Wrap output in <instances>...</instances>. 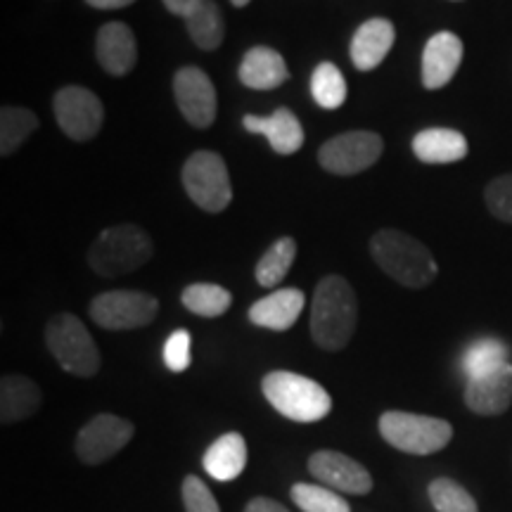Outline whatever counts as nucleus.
I'll return each instance as SVG.
<instances>
[{"label": "nucleus", "mask_w": 512, "mask_h": 512, "mask_svg": "<svg viewBox=\"0 0 512 512\" xmlns=\"http://www.w3.org/2000/svg\"><path fill=\"white\" fill-rule=\"evenodd\" d=\"M242 126L249 133H261L268 138V145L278 155H294L302 150L304 145V128L299 119L294 117L292 110L287 107H278L271 117H256V114H245L242 117Z\"/></svg>", "instance_id": "nucleus-18"}, {"label": "nucleus", "mask_w": 512, "mask_h": 512, "mask_svg": "<svg viewBox=\"0 0 512 512\" xmlns=\"http://www.w3.org/2000/svg\"><path fill=\"white\" fill-rule=\"evenodd\" d=\"M159 313L157 297L138 290L102 292L91 302V318L105 330H136L150 325Z\"/></svg>", "instance_id": "nucleus-8"}, {"label": "nucleus", "mask_w": 512, "mask_h": 512, "mask_svg": "<svg viewBox=\"0 0 512 512\" xmlns=\"http://www.w3.org/2000/svg\"><path fill=\"white\" fill-rule=\"evenodd\" d=\"M266 401L294 422H318L332 411V396L323 384L292 370H273L261 380Z\"/></svg>", "instance_id": "nucleus-3"}, {"label": "nucleus", "mask_w": 512, "mask_h": 512, "mask_svg": "<svg viewBox=\"0 0 512 512\" xmlns=\"http://www.w3.org/2000/svg\"><path fill=\"white\" fill-rule=\"evenodd\" d=\"M294 259H297V242L292 238L275 240L254 268L256 283L261 287H278L285 280V275L290 273Z\"/></svg>", "instance_id": "nucleus-25"}, {"label": "nucleus", "mask_w": 512, "mask_h": 512, "mask_svg": "<svg viewBox=\"0 0 512 512\" xmlns=\"http://www.w3.org/2000/svg\"><path fill=\"white\" fill-rule=\"evenodd\" d=\"M152 238L147 230L136 223L112 226L95 238L88 249V266L102 278H119V275L138 271L152 259Z\"/></svg>", "instance_id": "nucleus-4"}, {"label": "nucleus", "mask_w": 512, "mask_h": 512, "mask_svg": "<svg viewBox=\"0 0 512 512\" xmlns=\"http://www.w3.org/2000/svg\"><path fill=\"white\" fill-rule=\"evenodd\" d=\"M86 3L95 10H119L126 8V5H133L136 0H86Z\"/></svg>", "instance_id": "nucleus-37"}, {"label": "nucleus", "mask_w": 512, "mask_h": 512, "mask_svg": "<svg viewBox=\"0 0 512 512\" xmlns=\"http://www.w3.org/2000/svg\"><path fill=\"white\" fill-rule=\"evenodd\" d=\"M204 472L219 482H233L247 467V441L238 432H228L207 448L202 458Z\"/></svg>", "instance_id": "nucleus-22"}, {"label": "nucleus", "mask_w": 512, "mask_h": 512, "mask_svg": "<svg viewBox=\"0 0 512 512\" xmlns=\"http://www.w3.org/2000/svg\"><path fill=\"white\" fill-rule=\"evenodd\" d=\"M384 152V140L373 131H349L330 138L318 150V162L335 176H356L377 164Z\"/></svg>", "instance_id": "nucleus-10"}, {"label": "nucleus", "mask_w": 512, "mask_h": 512, "mask_svg": "<svg viewBox=\"0 0 512 512\" xmlns=\"http://www.w3.org/2000/svg\"><path fill=\"white\" fill-rule=\"evenodd\" d=\"M370 256L389 278L403 287L420 290L434 283L439 266L430 249L401 230L384 228L370 240Z\"/></svg>", "instance_id": "nucleus-2"}, {"label": "nucleus", "mask_w": 512, "mask_h": 512, "mask_svg": "<svg viewBox=\"0 0 512 512\" xmlns=\"http://www.w3.org/2000/svg\"><path fill=\"white\" fill-rule=\"evenodd\" d=\"M396 29L389 19L375 17L363 22L358 31L351 38V62L358 72H370V69L380 67L384 57L389 55V50L394 46Z\"/></svg>", "instance_id": "nucleus-17"}, {"label": "nucleus", "mask_w": 512, "mask_h": 512, "mask_svg": "<svg viewBox=\"0 0 512 512\" xmlns=\"http://www.w3.org/2000/svg\"><path fill=\"white\" fill-rule=\"evenodd\" d=\"M290 496L294 505L304 512H351L347 498L323 484L299 482L290 489Z\"/></svg>", "instance_id": "nucleus-30"}, {"label": "nucleus", "mask_w": 512, "mask_h": 512, "mask_svg": "<svg viewBox=\"0 0 512 512\" xmlns=\"http://www.w3.org/2000/svg\"><path fill=\"white\" fill-rule=\"evenodd\" d=\"M358 320V299L342 275H325L313 292L311 337L320 349L339 351L351 342Z\"/></svg>", "instance_id": "nucleus-1"}, {"label": "nucleus", "mask_w": 512, "mask_h": 512, "mask_svg": "<svg viewBox=\"0 0 512 512\" xmlns=\"http://www.w3.org/2000/svg\"><path fill=\"white\" fill-rule=\"evenodd\" d=\"M309 472L320 484L328 486V489L342 491V494L351 496H366L373 491L375 484L368 467H363L354 458L344 456V453L328 451V448L311 453Z\"/></svg>", "instance_id": "nucleus-12"}, {"label": "nucleus", "mask_w": 512, "mask_h": 512, "mask_svg": "<svg viewBox=\"0 0 512 512\" xmlns=\"http://www.w3.org/2000/svg\"><path fill=\"white\" fill-rule=\"evenodd\" d=\"M46 344L64 373L86 380L100 373L102 356L98 344L74 313H57L48 320Z\"/></svg>", "instance_id": "nucleus-5"}, {"label": "nucleus", "mask_w": 512, "mask_h": 512, "mask_svg": "<svg viewBox=\"0 0 512 512\" xmlns=\"http://www.w3.org/2000/svg\"><path fill=\"white\" fill-rule=\"evenodd\" d=\"M188 34L200 50H216L226 36V22H223L221 8L214 0H202L195 10L185 17Z\"/></svg>", "instance_id": "nucleus-24"}, {"label": "nucleus", "mask_w": 512, "mask_h": 512, "mask_svg": "<svg viewBox=\"0 0 512 512\" xmlns=\"http://www.w3.org/2000/svg\"><path fill=\"white\" fill-rule=\"evenodd\" d=\"M238 76L242 86L254 88V91H271V88L283 86L290 79V69H287V62L278 50L254 46L242 57Z\"/></svg>", "instance_id": "nucleus-20"}, {"label": "nucleus", "mask_w": 512, "mask_h": 512, "mask_svg": "<svg viewBox=\"0 0 512 512\" xmlns=\"http://www.w3.org/2000/svg\"><path fill=\"white\" fill-rule=\"evenodd\" d=\"M463 62V41L451 31H439L422 50V86L439 91L458 72Z\"/></svg>", "instance_id": "nucleus-14"}, {"label": "nucleus", "mask_w": 512, "mask_h": 512, "mask_svg": "<svg viewBox=\"0 0 512 512\" xmlns=\"http://www.w3.org/2000/svg\"><path fill=\"white\" fill-rule=\"evenodd\" d=\"M53 112L60 131L76 143L93 140L105 124V105L98 95L83 86L60 88L53 98Z\"/></svg>", "instance_id": "nucleus-9"}, {"label": "nucleus", "mask_w": 512, "mask_h": 512, "mask_svg": "<svg viewBox=\"0 0 512 512\" xmlns=\"http://www.w3.org/2000/svg\"><path fill=\"white\" fill-rule=\"evenodd\" d=\"M245 512H290V510H287L283 503L273 501V498L256 496L245 505Z\"/></svg>", "instance_id": "nucleus-35"}, {"label": "nucleus", "mask_w": 512, "mask_h": 512, "mask_svg": "<svg viewBox=\"0 0 512 512\" xmlns=\"http://www.w3.org/2000/svg\"><path fill=\"white\" fill-rule=\"evenodd\" d=\"M484 200L496 219L512 223V174L494 178L484 192Z\"/></svg>", "instance_id": "nucleus-33"}, {"label": "nucleus", "mask_w": 512, "mask_h": 512, "mask_svg": "<svg viewBox=\"0 0 512 512\" xmlns=\"http://www.w3.org/2000/svg\"><path fill=\"white\" fill-rule=\"evenodd\" d=\"M230 3H233L235 8H245V5H249V0H230Z\"/></svg>", "instance_id": "nucleus-38"}, {"label": "nucleus", "mask_w": 512, "mask_h": 512, "mask_svg": "<svg viewBox=\"0 0 512 512\" xmlns=\"http://www.w3.org/2000/svg\"><path fill=\"white\" fill-rule=\"evenodd\" d=\"M95 55L100 67L112 76H128L138 62V43L128 24L107 22L98 31Z\"/></svg>", "instance_id": "nucleus-15"}, {"label": "nucleus", "mask_w": 512, "mask_h": 512, "mask_svg": "<svg viewBox=\"0 0 512 512\" xmlns=\"http://www.w3.org/2000/svg\"><path fill=\"white\" fill-rule=\"evenodd\" d=\"M181 178L190 200L209 214H221L233 202V183H230L228 166L216 152L200 150L190 155L183 166Z\"/></svg>", "instance_id": "nucleus-7"}, {"label": "nucleus", "mask_w": 512, "mask_h": 512, "mask_svg": "<svg viewBox=\"0 0 512 512\" xmlns=\"http://www.w3.org/2000/svg\"><path fill=\"white\" fill-rule=\"evenodd\" d=\"M427 494H430V501L437 512H479L475 498L456 479L437 477L427 489Z\"/></svg>", "instance_id": "nucleus-31"}, {"label": "nucleus", "mask_w": 512, "mask_h": 512, "mask_svg": "<svg viewBox=\"0 0 512 512\" xmlns=\"http://www.w3.org/2000/svg\"><path fill=\"white\" fill-rule=\"evenodd\" d=\"M185 512H221V505L216 501L209 486L197 475H188L181 486Z\"/></svg>", "instance_id": "nucleus-32"}, {"label": "nucleus", "mask_w": 512, "mask_h": 512, "mask_svg": "<svg viewBox=\"0 0 512 512\" xmlns=\"http://www.w3.org/2000/svg\"><path fill=\"white\" fill-rule=\"evenodd\" d=\"M510 363V351L501 339L486 337V339H477L475 344H470L463 356V370L467 375V380L472 377L494 373V370L508 366Z\"/></svg>", "instance_id": "nucleus-27"}, {"label": "nucleus", "mask_w": 512, "mask_h": 512, "mask_svg": "<svg viewBox=\"0 0 512 512\" xmlns=\"http://www.w3.org/2000/svg\"><path fill=\"white\" fill-rule=\"evenodd\" d=\"M176 105L190 126L209 128L216 119V88L200 67H181L174 74Z\"/></svg>", "instance_id": "nucleus-13"}, {"label": "nucleus", "mask_w": 512, "mask_h": 512, "mask_svg": "<svg viewBox=\"0 0 512 512\" xmlns=\"http://www.w3.org/2000/svg\"><path fill=\"white\" fill-rule=\"evenodd\" d=\"M43 403L41 387L27 375L8 373L0 380V422L15 425L38 413Z\"/></svg>", "instance_id": "nucleus-21"}, {"label": "nucleus", "mask_w": 512, "mask_h": 512, "mask_svg": "<svg viewBox=\"0 0 512 512\" xmlns=\"http://www.w3.org/2000/svg\"><path fill=\"white\" fill-rule=\"evenodd\" d=\"M164 363L171 373H183L192 363V339L188 330L171 332L164 344Z\"/></svg>", "instance_id": "nucleus-34"}, {"label": "nucleus", "mask_w": 512, "mask_h": 512, "mask_svg": "<svg viewBox=\"0 0 512 512\" xmlns=\"http://www.w3.org/2000/svg\"><path fill=\"white\" fill-rule=\"evenodd\" d=\"M311 95L323 110H339L347 102V79L337 64L320 62L311 76Z\"/></svg>", "instance_id": "nucleus-29"}, {"label": "nucleus", "mask_w": 512, "mask_h": 512, "mask_svg": "<svg viewBox=\"0 0 512 512\" xmlns=\"http://www.w3.org/2000/svg\"><path fill=\"white\" fill-rule=\"evenodd\" d=\"M380 434L396 451L411 456H432L453 439L451 422L406 411H387L380 415Z\"/></svg>", "instance_id": "nucleus-6"}, {"label": "nucleus", "mask_w": 512, "mask_h": 512, "mask_svg": "<svg viewBox=\"0 0 512 512\" xmlns=\"http://www.w3.org/2000/svg\"><path fill=\"white\" fill-rule=\"evenodd\" d=\"M136 434L133 422L114 413H100L79 430L76 456L83 465H102L112 460Z\"/></svg>", "instance_id": "nucleus-11"}, {"label": "nucleus", "mask_w": 512, "mask_h": 512, "mask_svg": "<svg viewBox=\"0 0 512 512\" xmlns=\"http://www.w3.org/2000/svg\"><path fill=\"white\" fill-rule=\"evenodd\" d=\"M465 403L477 415H501L512 403V363L467 380Z\"/></svg>", "instance_id": "nucleus-16"}, {"label": "nucleus", "mask_w": 512, "mask_h": 512, "mask_svg": "<svg viewBox=\"0 0 512 512\" xmlns=\"http://www.w3.org/2000/svg\"><path fill=\"white\" fill-rule=\"evenodd\" d=\"M306 304V297L302 290H294V287H285V290H275L268 297L259 299L249 309V320L259 328L285 332L297 323L302 316Z\"/></svg>", "instance_id": "nucleus-19"}, {"label": "nucleus", "mask_w": 512, "mask_h": 512, "mask_svg": "<svg viewBox=\"0 0 512 512\" xmlns=\"http://www.w3.org/2000/svg\"><path fill=\"white\" fill-rule=\"evenodd\" d=\"M413 152L425 164H453L467 157L470 145L453 128H425L413 138Z\"/></svg>", "instance_id": "nucleus-23"}, {"label": "nucleus", "mask_w": 512, "mask_h": 512, "mask_svg": "<svg viewBox=\"0 0 512 512\" xmlns=\"http://www.w3.org/2000/svg\"><path fill=\"white\" fill-rule=\"evenodd\" d=\"M166 5V10L171 12V15H178V17H188L192 10L197 8V5L202 3V0H162Z\"/></svg>", "instance_id": "nucleus-36"}, {"label": "nucleus", "mask_w": 512, "mask_h": 512, "mask_svg": "<svg viewBox=\"0 0 512 512\" xmlns=\"http://www.w3.org/2000/svg\"><path fill=\"white\" fill-rule=\"evenodd\" d=\"M181 302L185 309L202 318H219L233 304V294L226 287L211 283H195L188 285L181 294Z\"/></svg>", "instance_id": "nucleus-28"}, {"label": "nucleus", "mask_w": 512, "mask_h": 512, "mask_svg": "<svg viewBox=\"0 0 512 512\" xmlns=\"http://www.w3.org/2000/svg\"><path fill=\"white\" fill-rule=\"evenodd\" d=\"M38 128V117L34 112L17 105H5L0 110V155H15L31 133Z\"/></svg>", "instance_id": "nucleus-26"}]
</instances>
